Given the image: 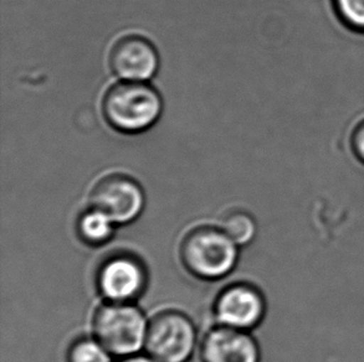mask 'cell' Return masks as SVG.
<instances>
[{"instance_id": "obj_6", "label": "cell", "mask_w": 364, "mask_h": 362, "mask_svg": "<svg viewBox=\"0 0 364 362\" xmlns=\"http://www.w3.org/2000/svg\"><path fill=\"white\" fill-rule=\"evenodd\" d=\"M159 65L156 45L143 35L119 36L109 49V70L121 81L148 82L157 75Z\"/></svg>"}, {"instance_id": "obj_10", "label": "cell", "mask_w": 364, "mask_h": 362, "mask_svg": "<svg viewBox=\"0 0 364 362\" xmlns=\"http://www.w3.org/2000/svg\"><path fill=\"white\" fill-rule=\"evenodd\" d=\"M114 224L101 211L90 207L80 216L77 230L82 240L91 246H99L111 238Z\"/></svg>"}, {"instance_id": "obj_9", "label": "cell", "mask_w": 364, "mask_h": 362, "mask_svg": "<svg viewBox=\"0 0 364 362\" xmlns=\"http://www.w3.org/2000/svg\"><path fill=\"white\" fill-rule=\"evenodd\" d=\"M200 358L202 362H260V350L246 331L219 325L203 339Z\"/></svg>"}, {"instance_id": "obj_14", "label": "cell", "mask_w": 364, "mask_h": 362, "mask_svg": "<svg viewBox=\"0 0 364 362\" xmlns=\"http://www.w3.org/2000/svg\"><path fill=\"white\" fill-rule=\"evenodd\" d=\"M353 144H355V150L357 155L364 163V123H362L357 129L355 138H353Z\"/></svg>"}, {"instance_id": "obj_15", "label": "cell", "mask_w": 364, "mask_h": 362, "mask_svg": "<svg viewBox=\"0 0 364 362\" xmlns=\"http://www.w3.org/2000/svg\"><path fill=\"white\" fill-rule=\"evenodd\" d=\"M119 362H157L156 360H153L152 358H144V356H128L124 358Z\"/></svg>"}, {"instance_id": "obj_3", "label": "cell", "mask_w": 364, "mask_h": 362, "mask_svg": "<svg viewBox=\"0 0 364 362\" xmlns=\"http://www.w3.org/2000/svg\"><path fill=\"white\" fill-rule=\"evenodd\" d=\"M181 258L193 275L215 280L230 273L237 265V245L220 229L198 227L183 240Z\"/></svg>"}, {"instance_id": "obj_2", "label": "cell", "mask_w": 364, "mask_h": 362, "mask_svg": "<svg viewBox=\"0 0 364 362\" xmlns=\"http://www.w3.org/2000/svg\"><path fill=\"white\" fill-rule=\"evenodd\" d=\"M95 339L111 355L133 356L144 346L148 324L141 309L131 303L101 305L92 320Z\"/></svg>"}, {"instance_id": "obj_7", "label": "cell", "mask_w": 364, "mask_h": 362, "mask_svg": "<svg viewBox=\"0 0 364 362\" xmlns=\"http://www.w3.org/2000/svg\"><path fill=\"white\" fill-rule=\"evenodd\" d=\"M146 284V268L133 256H112L97 273L100 293L111 303H131L142 294Z\"/></svg>"}, {"instance_id": "obj_13", "label": "cell", "mask_w": 364, "mask_h": 362, "mask_svg": "<svg viewBox=\"0 0 364 362\" xmlns=\"http://www.w3.org/2000/svg\"><path fill=\"white\" fill-rule=\"evenodd\" d=\"M342 19L353 29L364 31V0H335Z\"/></svg>"}, {"instance_id": "obj_4", "label": "cell", "mask_w": 364, "mask_h": 362, "mask_svg": "<svg viewBox=\"0 0 364 362\" xmlns=\"http://www.w3.org/2000/svg\"><path fill=\"white\" fill-rule=\"evenodd\" d=\"M197 333L187 315L166 310L154 315L148 323L144 348L157 362H187L192 356Z\"/></svg>"}, {"instance_id": "obj_12", "label": "cell", "mask_w": 364, "mask_h": 362, "mask_svg": "<svg viewBox=\"0 0 364 362\" xmlns=\"http://www.w3.org/2000/svg\"><path fill=\"white\" fill-rule=\"evenodd\" d=\"M111 353L96 340L82 338L76 340L69 349V362H111Z\"/></svg>"}, {"instance_id": "obj_5", "label": "cell", "mask_w": 364, "mask_h": 362, "mask_svg": "<svg viewBox=\"0 0 364 362\" xmlns=\"http://www.w3.org/2000/svg\"><path fill=\"white\" fill-rule=\"evenodd\" d=\"M142 186L129 175L114 172L97 180L90 192V207L101 211L114 225L136 220L144 207Z\"/></svg>"}, {"instance_id": "obj_11", "label": "cell", "mask_w": 364, "mask_h": 362, "mask_svg": "<svg viewBox=\"0 0 364 362\" xmlns=\"http://www.w3.org/2000/svg\"><path fill=\"white\" fill-rule=\"evenodd\" d=\"M220 230L237 246H245L254 240L256 224L247 212L242 210L230 211L224 216Z\"/></svg>"}, {"instance_id": "obj_1", "label": "cell", "mask_w": 364, "mask_h": 362, "mask_svg": "<svg viewBox=\"0 0 364 362\" xmlns=\"http://www.w3.org/2000/svg\"><path fill=\"white\" fill-rule=\"evenodd\" d=\"M163 106L162 96L152 84L119 81L106 89L101 112L116 132L136 136L156 126L162 117Z\"/></svg>"}, {"instance_id": "obj_8", "label": "cell", "mask_w": 364, "mask_h": 362, "mask_svg": "<svg viewBox=\"0 0 364 362\" xmlns=\"http://www.w3.org/2000/svg\"><path fill=\"white\" fill-rule=\"evenodd\" d=\"M214 314L219 325L246 331L261 323L265 315V299L250 284H232L219 294Z\"/></svg>"}]
</instances>
